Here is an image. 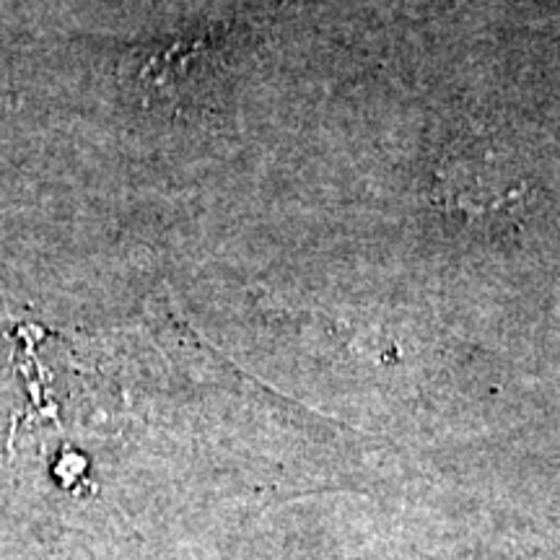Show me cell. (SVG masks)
<instances>
[{"label":"cell","mask_w":560,"mask_h":560,"mask_svg":"<svg viewBox=\"0 0 560 560\" xmlns=\"http://www.w3.org/2000/svg\"><path fill=\"white\" fill-rule=\"evenodd\" d=\"M524 198L522 185L506 166L488 156H454L439 170L433 202L467 226L501 223Z\"/></svg>","instance_id":"6da1fadb"}]
</instances>
